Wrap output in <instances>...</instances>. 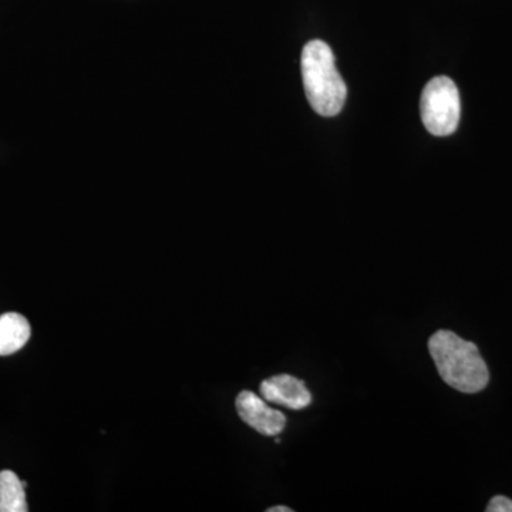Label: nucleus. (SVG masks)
Instances as JSON below:
<instances>
[{"label": "nucleus", "instance_id": "nucleus-1", "mask_svg": "<svg viewBox=\"0 0 512 512\" xmlns=\"http://www.w3.org/2000/svg\"><path fill=\"white\" fill-rule=\"evenodd\" d=\"M429 352L441 379L461 393H478L490 382L487 363L473 342L450 330H439L429 339Z\"/></svg>", "mask_w": 512, "mask_h": 512}, {"label": "nucleus", "instance_id": "nucleus-2", "mask_svg": "<svg viewBox=\"0 0 512 512\" xmlns=\"http://www.w3.org/2000/svg\"><path fill=\"white\" fill-rule=\"evenodd\" d=\"M306 99L319 116H338L345 106L348 87L336 67L332 49L322 40H312L303 47L301 57Z\"/></svg>", "mask_w": 512, "mask_h": 512}, {"label": "nucleus", "instance_id": "nucleus-3", "mask_svg": "<svg viewBox=\"0 0 512 512\" xmlns=\"http://www.w3.org/2000/svg\"><path fill=\"white\" fill-rule=\"evenodd\" d=\"M420 113L424 127L433 136L453 134L461 116L460 93L456 83L446 76L430 80L421 93Z\"/></svg>", "mask_w": 512, "mask_h": 512}, {"label": "nucleus", "instance_id": "nucleus-4", "mask_svg": "<svg viewBox=\"0 0 512 512\" xmlns=\"http://www.w3.org/2000/svg\"><path fill=\"white\" fill-rule=\"evenodd\" d=\"M235 406H237V412L242 421H245L249 427L258 431L262 436L276 437L285 429L284 413L269 407L266 400L258 394L248 392V390L239 393Z\"/></svg>", "mask_w": 512, "mask_h": 512}, {"label": "nucleus", "instance_id": "nucleus-5", "mask_svg": "<svg viewBox=\"0 0 512 512\" xmlns=\"http://www.w3.org/2000/svg\"><path fill=\"white\" fill-rule=\"evenodd\" d=\"M261 396L266 402L292 410H302L312 403L311 392L302 380L291 375L269 377L261 383Z\"/></svg>", "mask_w": 512, "mask_h": 512}, {"label": "nucleus", "instance_id": "nucleus-6", "mask_svg": "<svg viewBox=\"0 0 512 512\" xmlns=\"http://www.w3.org/2000/svg\"><path fill=\"white\" fill-rule=\"evenodd\" d=\"M32 335L29 320L16 312L3 313L0 316V356H9L19 352Z\"/></svg>", "mask_w": 512, "mask_h": 512}, {"label": "nucleus", "instance_id": "nucleus-7", "mask_svg": "<svg viewBox=\"0 0 512 512\" xmlns=\"http://www.w3.org/2000/svg\"><path fill=\"white\" fill-rule=\"evenodd\" d=\"M25 487V481H20L13 471H0V512L28 511Z\"/></svg>", "mask_w": 512, "mask_h": 512}, {"label": "nucleus", "instance_id": "nucleus-8", "mask_svg": "<svg viewBox=\"0 0 512 512\" xmlns=\"http://www.w3.org/2000/svg\"><path fill=\"white\" fill-rule=\"evenodd\" d=\"M487 512H512V500L504 497V495H497L493 500L488 503V507L485 508Z\"/></svg>", "mask_w": 512, "mask_h": 512}, {"label": "nucleus", "instance_id": "nucleus-9", "mask_svg": "<svg viewBox=\"0 0 512 512\" xmlns=\"http://www.w3.org/2000/svg\"><path fill=\"white\" fill-rule=\"evenodd\" d=\"M266 512H292L291 508L284 507V505H278V507L268 508Z\"/></svg>", "mask_w": 512, "mask_h": 512}]
</instances>
